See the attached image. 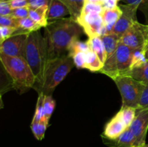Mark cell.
<instances>
[{
  "mask_svg": "<svg viewBox=\"0 0 148 147\" xmlns=\"http://www.w3.org/2000/svg\"><path fill=\"white\" fill-rule=\"evenodd\" d=\"M83 32L77 20L71 17L49 22L45 27L43 36L49 60L68 55L71 43L79 39Z\"/></svg>",
  "mask_w": 148,
  "mask_h": 147,
  "instance_id": "1",
  "label": "cell"
},
{
  "mask_svg": "<svg viewBox=\"0 0 148 147\" xmlns=\"http://www.w3.org/2000/svg\"><path fill=\"white\" fill-rule=\"evenodd\" d=\"M25 59L33 71L36 79L35 85L37 86L43 80L45 68L49 61L46 40L38 31L29 33L26 42Z\"/></svg>",
  "mask_w": 148,
  "mask_h": 147,
  "instance_id": "2",
  "label": "cell"
},
{
  "mask_svg": "<svg viewBox=\"0 0 148 147\" xmlns=\"http://www.w3.org/2000/svg\"><path fill=\"white\" fill-rule=\"evenodd\" d=\"M74 66L73 59L68 55L48 61L43 80L36 86L38 92L44 95H51L55 88L65 79Z\"/></svg>",
  "mask_w": 148,
  "mask_h": 147,
  "instance_id": "3",
  "label": "cell"
},
{
  "mask_svg": "<svg viewBox=\"0 0 148 147\" xmlns=\"http://www.w3.org/2000/svg\"><path fill=\"white\" fill-rule=\"evenodd\" d=\"M0 59L4 69L12 78L15 86L19 88L34 86L36 82V77L24 58L0 54Z\"/></svg>",
  "mask_w": 148,
  "mask_h": 147,
  "instance_id": "4",
  "label": "cell"
},
{
  "mask_svg": "<svg viewBox=\"0 0 148 147\" xmlns=\"http://www.w3.org/2000/svg\"><path fill=\"white\" fill-rule=\"evenodd\" d=\"M132 50L120 42L116 51L106 59L100 71L112 79L126 75L131 70Z\"/></svg>",
  "mask_w": 148,
  "mask_h": 147,
  "instance_id": "5",
  "label": "cell"
},
{
  "mask_svg": "<svg viewBox=\"0 0 148 147\" xmlns=\"http://www.w3.org/2000/svg\"><path fill=\"white\" fill-rule=\"evenodd\" d=\"M113 80L122 97L121 107H131L137 110L145 85L128 75L118 76Z\"/></svg>",
  "mask_w": 148,
  "mask_h": 147,
  "instance_id": "6",
  "label": "cell"
},
{
  "mask_svg": "<svg viewBox=\"0 0 148 147\" xmlns=\"http://www.w3.org/2000/svg\"><path fill=\"white\" fill-rule=\"evenodd\" d=\"M30 33L18 30L12 36L0 45V54L25 59V51L27 37Z\"/></svg>",
  "mask_w": 148,
  "mask_h": 147,
  "instance_id": "7",
  "label": "cell"
},
{
  "mask_svg": "<svg viewBox=\"0 0 148 147\" xmlns=\"http://www.w3.org/2000/svg\"><path fill=\"white\" fill-rule=\"evenodd\" d=\"M77 22L82 27L85 33L89 37L104 35L106 30L101 13H81L77 19Z\"/></svg>",
  "mask_w": 148,
  "mask_h": 147,
  "instance_id": "8",
  "label": "cell"
},
{
  "mask_svg": "<svg viewBox=\"0 0 148 147\" xmlns=\"http://www.w3.org/2000/svg\"><path fill=\"white\" fill-rule=\"evenodd\" d=\"M148 37V24L136 21L121 37V42L131 49L143 48Z\"/></svg>",
  "mask_w": 148,
  "mask_h": 147,
  "instance_id": "9",
  "label": "cell"
},
{
  "mask_svg": "<svg viewBox=\"0 0 148 147\" xmlns=\"http://www.w3.org/2000/svg\"><path fill=\"white\" fill-rule=\"evenodd\" d=\"M119 7L122 10V14L110 34L116 35L121 37L131 26L137 21L136 14L138 7L131 4H121Z\"/></svg>",
  "mask_w": 148,
  "mask_h": 147,
  "instance_id": "10",
  "label": "cell"
},
{
  "mask_svg": "<svg viewBox=\"0 0 148 147\" xmlns=\"http://www.w3.org/2000/svg\"><path fill=\"white\" fill-rule=\"evenodd\" d=\"M129 128L135 135V147L144 146L148 130V108L137 111L135 118Z\"/></svg>",
  "mask_w": 148,
  "mask_h": 147,
  "instance_id": "11",
  "label": "cell"
},
{
  "mask_svg": "<svg viewBox=\"0 0 148 147\" xmlns=\"http://www.w3.org/2000/svg\"><path fill=\"white\" fill-rule=\"evenodd\" d=\"M129 128L126 124L116 115L108 123L104 129L103 134L106 138L111 141L116 139L121 133Z\"/></svg>",
  "mask_w": 148,
  "mask_h": 147,
  "instance_id": "12",
  "label": "cell"
},
{
  "mask_svg": "<svg viewBox=\"0 0 148 147\" xmlns=\"http://www.w3.org/2000/svg\"><path fill=\"white\" fill-rule=\"evenodd\" d=\"M122 14V10L119 6L111 9H106L101 13L106 34H110Z\"/></svg>",
  "mask_w": 148,
  "mask_h": 147,
  "instance_id": "13",
  "label": "cell"
},
{
  "mask_svg": "<svg viewBox=\"0 0 148 147\" xmlns=\"http://www.w3.org/2000/svg\"><path fill=\"white\" fill-rule=\"evenodd\" d=\"M67 14H69V10L62 1L59 0H51L47 14L48 20H60L64 18Z\"/></svg>",
  "mask_w": 148,
  "mask_h": 147,
  "instance_id": "14",
  "label": "cell"
},
{
  "mask_svg": "<svg viewBox=\"0 0 148 147\" xmlns=\"http://www.w3.org/2000/svg\"><path fill=\"white\" fill-rule=\"evenodd\" d=\"M88 43L89 45L90 50H92L97 55V56L99 58L101 62L104 64L107 59V56L105 47H104L101 37L97 36V37H89L88 40Z\"/></svg>",
  "mask_w": 148,
  "mask_h": 147,
  "instance_id": "15",
  "label": "cell"
},
{
  "mask_svg": "<svg viewBox=\"0 0 148 147\" xmlns=\"http://www.w3.org/2000/svg\"><path fill=\"white\" fill-rule=\"evenodd\" d=\"M49 7V6H44L36 9L29 8V17L42 27H46L49 24L47 17Z\"/></svg>",
  "mask_w": 148,
  "mask_h": 147,
  "instance_id": "16",
  "label": "cell"
},
{
  "mask_svg": "<svg viewBox=\"0 0 148 147\" xmlns=\"http://www.w3.org/2000/svg\"><path fill=\"white\" fill-rule=\"evenodd\" d=\"M101 39L103 43L108 59L117 49L121 42V37L114 34H106L101 36Z\"/></svg>",
  "mask_w": 148,
  "mask_h": 147,
  "instance_id": "17",
  "label": "cell"
},
{
  "mask_svg": "<svg viewBox=\"0 0 148 147\" xmlns=\"http://www.w3.org/2000/svg\"><path fill=\"white\" fill-rule=\"evenodd\" d=\"M113 141H114V146L115 147H135L136 138L130 128H127Z\"/></svg>",
  "mask_w": 148,
  "mask_h": 147,
  "instance_id": "18",
  "label": "cell"
},
{
  "mask_svg": "<svg viewBox=\"0 0 148 147\" xmlns=\"http://www.w3.org/2000/svg\"><path fill=\"white\" fill-rule=\"evenodd\" d=\"M126 75L134 78L145 86H148V60L143 66L132 69Z\"/></svg>",
  "mask_w": 148,
  "mask_h": 147,
  "instance_id": "19",
  "label": "cell"
},
{
  "mask_svg": "<svg viewBox=\"0 0 148 147\" xmlns=\"http://www.w3.org/2000/svg\"><path fill=\"white\" fill-rule=\"evenodd\" d=\"M68 8L71 17L77 20L82 12L85 0H59Z\"/></svg>",
  "mask_w": 148,
  "mask_h": 147,
  "instance_id": "20",
  "label": "cell"
},
{
  "mask_svg": "<svg viewBox=\"0 0 148 147\" xmlns=\"http://www.w3.org/2000/svg\"><path fill=\"white\" fill-rule=\"evenodd\" d=\"M85 54H86L85 69H89L91 71H100L103 66V63L101 62L97 55L91 50L86 52Z\"/></svg>",
  "mask_w": 148,
  "mask_h": 147,
  "instance_id": "21",
  "label": "cell"
},
{
  "mask_svg": "<svg viewBox=\"0 0 148 147\" xmlns=\"http://www.w3.org/2000/svg\"><path fill=\"white\" fill-rule=\"evenodd\" d=\"M137 114V110L135 108L131 107H121V110L117 112V117L120 118L128 128L131 125Z\"/></svg>",
  "mask_w": 148,
  "mask_h": 147,
  "instance_id": "22",
  "label": "cell"
},
{
  "mask_svg": "<svg viewBox=\"0 0 148 147\" xmlns=\"http://www.w3.org/2000/svg\"><path fill=\"white\" fill-rule=\"evenodd\" d=\"M147 61L145 55V48H143L134 49L132 50L131 61V69L134 68L140 67L146 63Z\"/></svg>",
  "mask_w": 148,
  "mask_h": 147,
  "instance_id": "23",
  "label": "cell"
},
{
  "mask_svg": "<svg viewBox=\"0 0 148 147\" xmlns=\"http://www.w3.org/2000/svg\"><path fill=\"white\" fill-rule=\"evenodd\" d=\"M18 23L20 30L27 32V33L38 31L40 27H42L40 24L33 21L30 17H26V18L18 19Z\"/></svg>",
  "mask_w": 148,
  "mask_h": 147,
  "instance_id": "24",
  "label": "cell"
},
{
  "mask_svg": "<svg viewBox=\"0 0 148 147\" xmlns=\"http://www.w3.org/2000/svg\"><path fill=\"white\" fill-rule=\"evenodd\" d=\"M56 102L53 99L51 95H45L43 100V108H44V119L43 121L49 123L51 116L54 110Z\"/></svg>",
  "mask_w": 148,
  "mask_h": 147,
  "instance_id": "25",
  "label": "cell"
},
{
  "mask_svg": "<svg viewBox=\"0 0 148 147\" xmlns=\"http://www.w3.org/2000/svg\"><path fill=\"white\" fill-rule=\"evenodd\" d=\"M47 122L45 121H39V122H32L30 128H31L32 132L38 141H41L44 138L45 133L48 127Z\"/></svg>",
  "mask_w": 148,
  "mask_h": 147,
  "instance_id": "26",
  "label": "cell"
},
{
  "mask_svg": "<svg viewBox=\"0 0 148 147\" xmlns=\"http://www.w3.org/2000/svg\"><path fill=\"white\" fill-rule=\"evenodd\" d=\"M90 50V48L88 42H82L79 40V39H77V40H74L71 43L69 48V50H68V56L72 57L75 53H79V52L86 53Z\"/></svg>",
  "mask_w": 148,
  "mask_h": 147,
  "instance_id": "27",
  "label": "cell"
},
{
  "mask_svg": "<svg viewBox=\"0 0 148 147\" xmlns=\"http://www.w3.org/2000/svg\"><path fill=\"white\" fill-rule=\"evenodd\" d=\"M38 98L37 100L36 112L32 122H39L44 119V108H43V100H44V94L38 92Z\"/></svg>",
  "mask_w": 148,
  "mask_h": 147,
  "instance_id": "28",
  "label": "cell"
},
{
  "mask_svg": "<svg viewBox=\"0 0 148 147\" xmlns=\"http://www.w3.org/2000/svg\"><path fill=\"white\" fill-rule=\"evenodd\" d=\"M0 26H6L20 30L18 19L12 15L0 16Z\"/></svg>",
  "mask_w": 148,
  "mask_h": 147,
  "instance_id": "29",
  "label": "cell"
},
{
  "mask_svg": "<svg viewBox=\"0 0 148 147\" xmlns=\"http://www.w3.org/2000/svg\"><path fill=\"white\" fill-rule=\"evenodd\" d=\"M125 4L137 6L138 10H140L148 19V0H121Z\"/></svg>",
  "mask_w": 148,
  "mask_h": 147,
  "instance_id": "30",
  "label": "cell"
},
{
  "mask_svg": "<svg viewBox=\"0 0 148 147\" xmlns=\"http://www.w3.org/2000/svg\"><path fill=\"white\" fill-rule=\"evenodd\" d=\"M104 10L103 7L101 4H96V3L85 2L84 4L83 8H82L81 13H89V12H98L102 13Z\"/></svg>",
  "mask_w": 148,
  "mask_h": 147,
  "instance_id": "31",
  "label": "cell"
},
{
  "mask_svg": "<svg viewBox=\"0 0 148 147\" xmlns=\"http://www.w3.org/2000/svg\"><path fill=\"white\" fill-rule=\"evenodd\" d=\"M86 53L79 52L74 54L72 56L75 66L77 69H85V62H86Z\"/></svg>",
  "mask_w": 148,
  "mask_h": 147,
  "instance_id": "32",
  "label": "cell"
},
{
  "mask_svg": "<svg viewBox=\"0 0 148 147\" xmlns=\"http://www.w3.org/2000/svg\"><path fill=\"white\" fill-rule=\"evenodd\" d=\"M17 30V29L13 27L0 26V43H2L7 38L12 36Z\"/></svg>",
  "mask_w": 148,
  "mask_h": 147,
  "instance_id": "33",
  "label": "cell"
},
{
  "mask_svg": "<svg viewBox=\"0 0 148 147\" xmlns=\"http://www.w3.org/2000/svg\"><path fill=\"white\" fill-rule=\"evenodd\" d=\"M119 1L120 0H85V3H96V4H101L103 7L104 10H106V9H111L116 7Z\"/></svg>",
  "mask_w": 148,
  "mask_h": 147,
  "instance_id": "34",
  "label": "cell"
},
{
  "mask_svg": "<svg viewBox=\"0 0 148 147\" xmlns=\"http://www.w3.org/2000/svg\"><path fill=\"white\" fill-rule=\"evenodd\" d=\"M12 16L17 19L26 18L29 17V7H20V8L13 9L12 12Z\"/></svg>",
  "mask_w": 148,
  "mask_h": 147,
  "instance_id": "35",
  "label": "cell"
},
{
  "mask_svg": "<svg viewBox=\"0 0 148 147\" xmlns=\"http://www.w3.org/2000/svg\"><path fill=\"white\" fill-rule=\"evenodd\" d=\"M146 108H148V86H145L144 87L140 98L139 107L136 110H142Z\"/></svg>",
  "mask_w": 148,
  "mask_h": 147,
  "instance_id": "36",
  "label": "cell"
},
{
  "mask_svg": "<svg viewBox=\"0 0 148 147\" xmlns=\"http://www.w3.org/2000/svg\"><path fill=\"white\" fill-rule=\"evenodd\" d=\"M12 9L10 6L9 0L0 1V16L11 15Z\"/></svg>",
  "mask_w": 148,
  "mask_h": 147,
  "instance_id": "37",
  "label": "cell"
},
{
  "mask_svg": "<svg viewBox=\"0 0 148 147\" xmlns=\"http://www.w3.org/2000/svg\"><path fill=\"white\" fill-rule=\"evenodd\" d=\"M145 55H146V58L148 60V37H147V42H146V45L145 46Z\"/></svg>",
  "mask_w": 148,
  "mask_h": 147,
  "instance_id": "38",
  "label": "cell"
},
{
  "mask_svg": "<svg viewBox=\"0 0 148 147\" xmlns=\"http://www.w3.org/2000/svg\"><path fill=\"white\" fill-rule=\"evenodd\" d=\"M0 1H1V0H0Z\"/></svg>",
  "mask_w": 148,
  "mask_h": 147,
  "instance_id": "39",
  "label": "cell"
}]
</instances>
